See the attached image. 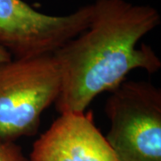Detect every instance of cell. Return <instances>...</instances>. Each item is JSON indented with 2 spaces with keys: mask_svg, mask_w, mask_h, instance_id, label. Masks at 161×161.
Wrapping results in <instances>:
<instances>
[{
  "mask_svg": "<svg viewBox=\"0 0 161 161\" xmlns=\"http://www.w3.org/2000/svg\"><path fill=\"white\" fill-rule=\"evenodd\" d=\"M108 98L105 136L116 161H161V90L147 81L122 82Z\"/></svg>",
  "mask_w": 161,
  "mask_h": 161,
  "instance_id": "cell-3",
  "label": "cell"
},
{
  "mask_svg": "<svg viewBox=\"0 0 161 161\" xmlns=\"http://www.w3.org/2000/svg\"><path fill=\"white\" fill-rule=\"evenodd\" d=\"M13 58H12L10 53L7 51L6 49H5L3 47L0 46V64L6 63V62H9Z\"/></svg>",
  "mask_w": 161,
  "mask_h": 161,
  "instance_id": "cell-7",
  "label": "cell"
},
{
  "mask_svg": "<svg viewBox=\"0 0 161 161\" xmlns=\"http://www.w3.org/2000/svg\"><path fill=\"white\" fill-rule=\"evenodd\" d=\"M0 161H29L15 142H0Z\"/></svg>",
  "mask_w": 161,
  "mask_h": 161,
  "instance_id": "cell-6",
  "label": "cell"
},
{
  "mask_svg": "<svg viewBox=\"0 0 161 161\" xmlns=\"http://www.w3.org/2000/svg\"><path fill=\"white\" fill-rule=\"evenodd\" d=\"M61 76L53 55L0 64V142L31 136L43 112L55 103Z\"/></svg>",
  "mask_w": 161,
  "mask_h": 161,
  "instance_id": "cell-2",
  "label": "cell"
},
{
  "mask_svg": "<svg viewBox=\"0 0 161 161\" xmlns=\"http://www.w3.org/2000/svg\"><path fill=\"white\" fill-rule=\"evenodd\" d=\"M92 12V3L65 15H50L23 0H0V46L13 59L50 56L88 28Z\"/></svg>",
  "mask_w": 161,
  "mask_h": 161,
  "instance_id": "cell-4",
  "label": "cell"
},
{
  "mask_svg": "<svg viewBox=\"0 0 161 161\" xmlns=\"http://www.w3.org/2000/svg\"><path fill=\"white\" fill-rule=\"evenodd\" d=\"M29 161H116L92 112H64L33 144Z\"/></svg>",
  "mask_w": 161,
  "mask_h": 161,
  "instance_id": "cell-5",
  "label": "cell"
},
{
  "mask_svg": "<svg viewBox=\"0 0 161 161\" xmlns=\"http://www.w3.org/2000/svg\"><path fill=\"white\" fill-rule=\"evenodd\" d=\"M88 28L53 54L61 76L58 112H85L98 95L112 92L135 69L157 73L161 60L150 46L137 47L156 29L160 14L150 5L95 0Z\"/></svg>",
  "mask_w": 161,
  "mask_h": 161,
  "instance_id": "cell-1",
  "label": "cell"
}]
</instances>
